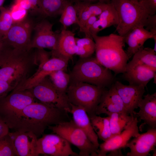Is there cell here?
<instances>
[{
	"instance_id": "obj_10",
	"label": "cell",
	"mask_w": 156,
	"mask_h": 156,
	"mask_svg": "<svg viewBox=\"0 0 156 156\" xmlns=\"http://www.w3.org/2000/svg\"><path fill=\"white\" fill-rule=\"evenodd\" d=\"M34 27L33 22L27 18L14 23L1 41L4 43L15 48L24 50L31 49V35Z\"/></svg>"
},
{
	"instance_id": "obj_45",
	"label": "cell",
	"mask_w": 156,
	"mask_h": 156,
	"mask_svg": "<svg viewBox=\"0 0 156 156\" xmlns=\"http://www.w3.org/2000/svg\"><path fill=\"white\" fill-rule=\"evenodd\" d=\"M2 44V41H1V40L0 39V47H1V46Z\"/></svg>"
},
{
	"instance_id": "obj_39",
	"label": "cell",
	"mask_w": 156,
	"mask_h": 156,
	"mask_svg": "<svg viewBox=\"0 0 156 156\" xmlns=\"http://www.w3.org/2000/svg\"><path fill=\"white\" fill-rule=\"evenodd\" d=\"M14 3L27 11L31 10V6L28 0H15Z\"/></svg>"
},
{
	"instance_id": "obj_3",
	"label": "cell",
	"mask_w": 156,
	"mask_h": 156,
	"mask_svg": "<svg viewBox=\"0 0 156 156\" xmlns=\"http://www.w3.org/2000/svg\"><path fill=\"white\" fill-rule=\"evenodd\" d=\"M92 37L95 44L96 58L102 65L115 74L124 73L129 59L124 49V37L113 34Z\"/></svg>"
},
{
	"instance_id": "obj_17",
	"label": "cell",
	"mask_w": 156,
	"mask_h": 156,
	"mask_svg": "<svg viewBox=\"0 0 156 156\" xmlns=\"http://www.w3.org/2000/svg\"><path fill=\"white\" fill-rule=\"evenodd\" d=\"M9 133L18 156H38V138L31 132L14 131Z\"/></svg>"
},
{
	"instance_id": "obj_7",
	"label": "cell",
	"mask_w": 156,
	"mask_h": 156,
	"mask_svg": "<svg viewBox=\"0 0 156 156\" xmlns=\"http://www.w3.org/2000/svg\"><path fill=\"white\" fill-rule=\"evenodd\" d=\"M48 128L53 133L62 137L79 150V156H97L98 148L90 141L86 133L75 123L73 120Z\"/></svg>"
},
{
	"instance_id": "obj_43",
	"label": "cell",
	"mask_w": 156,
	"mask_h": 156,
	"mask_svg": "<svg viewBox=\"0 0 156 156\" xmlns=\"http://www.w3.org/2000/svg\"><path fill=\"white\" fill-rule=\"evenodd\" d=\"M5 0H0V8L2 6V5Z\"/></svg>"
},
{
	"instance_id": "obj_44",
	"label": "cell",
	"mask_w": 156,
	"mask_h": 156,
	"mask_svg": "<svg viewBox=\"0 0 156 156\" xmlns=\"http://www.w3.org/2000/svg\"><path fill=\"white\" fill-rule=\"evenodd\" d=\"M153 156H156V149H154L153 150Z\"/></svg>"
},
{
	"instance_id": "obj_37",
	"label": "cell",
	"mask_w": 156,
	"mask_h": 156,
	"mask_svg": "<svg viewBox=\"0 0 156 156\" xmlns=\"http://www.w3.org/2000/svg\"><path fill=\"white\" fill-rule=\"evenodd\" d=\"M148 10L149 15H154L156 13V0H138Z\"/></svg>"
},
{
	"instance_id": "obj_31",
	"label": "cell",
	"mask_w": 156,
	"mask_h": 156,
	"mask_svg": "<svg viewBox=\"0 0 156 156\" xmlns=\"http://www.w3.org/2000/svg\"><path fill=\"white\" fill-rule=\"evenodd\" d=\"M77 47L75 54L80 58L90 57L95 52V44L92 38L85 37L82 38H75Z\"/></svg>"
},
{
	"instance_id": "obj_24",
	"label": "cell",
	"mask_w": 156,
	"mask_h": 156,
	"mask_svg": "<svg viewBox=\"0 0 156 156\" xmlns=\"http://www.w3.org/2000/svg\"><path fill=\"white\" fill-rule=\"evenodd\" d=\"M78 18L85 32L84 25L87 20L91 16H99L107 7L109 3L100 2L92 3L89 1H80L73 3Z\"/></svg>"
},
{
	"instance_id": "obj_40",
	"label": "cell",
	"mask_w": 156,
	"mask_h": 156,
	"mask_svg": "<svg viewBox=\"0 0 156 156\" xmlns=\"http://www.w3.org/2000/svg\"><path fill=\"white\" fill-rule=\"evenodd\" d=\"M9 128L6 124L0 119V138L9 132Z\"/></svg>"
},
{
	"instance_id": "obj_32",
	"label": "cell",
	"mask_w": 156,
	"mask_h": 156,
	"mask_svg": "<svg viewBox=\"0 0 156 156\" xmlns=\"http://www.w3.org/2000/svg\"><path fill=\"white\" fill-rule=\"evenodd\" d=\"M50 80L55 87L60 92L66 93L70 80V75L63 70L53 71L48 76Z\"/></svg>"
},
{
	"instance_id": "obj_35",
	"label": "cell",
	"mask_w": 156,
	"mask_h": 156,
	"mask_svg": "<svg viewBox=\"0 0 156 156\" xmlns=\"http://www.w3.org/2000/svg\"><path fill=\"white\" fill-rule=\"evenodd\" d=\"M13 24L23 21L27 18V11L14 3L9 8Z\"/></svg>"
},
{
	"instance_id": "obj_1",
	"label": "cell",
	"mask_w": 156,
	"mask_h": 156,
	"mask_svg": "<svg viewBox=\"0 0 156 156\" xmlns=\"http://www.w3.org/2000/svg\"><path fill=\"white\" fill-rule=\"evenodd\" d=\"M37 66L35 49H20L2 42L0 47V82L11 92L32 76Z\"/></svg>"
},
{
	"instance_id": "obj_21",
	"label": "cell",
	"mask_w": 156,
	"mask_h": 156,
	"mask_svg": "<svg viewBox=\"0 0 156 156\" xmlns=\"http://www.w3.org/2000/svg\"><path fill=\"white\" fill-rule=\"evenodd\" d=\"M143 96L138 106L140 108L139 112L134 111L133 115L138 117L139 120L144 121L142 125H147L150 128H155L156 92L151 94L148 93Z\"/></svg>"
},
{
	"instance_id": "obj_46",
	"label": "cell",
	"mask_w": 156,
	"mask_h": 156,
	"mask_svg": "<svg viewBox=\"0 0 156 156\" xmlns=\"http://www.w3.org/2000/svg\"><path fill=\"white\" fill-rule=\"evenodd\" d=\"M131 0L135 2H138V0Z\"/></svg>"
},
{
	"instance_id": "obj_22",
	"label": "cell",
	"mask_w": 156,
	"mask_h": 156,
	"mask_svg": "<svg viewBox=\"0 0 156 156\" xmlns=\"http://www.w3.org/2000/svg\"><path fill=\"white\" fill-rule=\"evenodd\" d=\"M125 43L128 45L126 52L129 59L141 49L144 47L145 42L148 39L156 37L151 32L143 26L136 27L124 36Z\"/></svg>"
},
{
	"instance_id": "obj_33",
	"label": "cell",
	"mask_w": 156,
	"mask_h": 156,
	"mask_svg": "<svg viewBox=\"0 0 156 156\" xmlns=\"http://www.w3.org/2000/svg\"><path fill=\"white\" fill-rule=\"evenodd\" d=\"M13 24L9 8H0V39L6 34Z\"/></svg>"
},
{
	"instance_id": "obj_38",
	"label": "cell",
	"mask_w": 156,
	"mask_h": 156,
	"mask_svg": "<svg viewBox=\"0 0 156 156\" xmlns=\"http://www.w3.org/2000/svg\"><path fill=\"white\" fill-rule=\"evenodd\" d=\"M98 18L97 16L93 15L90 17L86 21L84 25L85 37L92 38L90 34V29Z\"/></svg>"
},
{
	"instance_id": "obj_42",
	"label": "cell",
	"mask_w": 156,
	"mask_h": 156,
	"mask_svg": "<svg viewBox=\"0 0 156 156\" xmlns=\"http://www.w3.org/2000/svg\"><path fill=\"white\" fill-rule=\"evenodd\" d=\"M72 2L74 3L78 1H89L91 2L92 1H95V0H99L100 2H105L108 1L109 0H70Z\"/></svg>"
},
{
	"instance_id": "obj_2",
	"label": "cell",
	"mask_w": 156,
	"mask_h": 156,
	"mask_svg": "<svg viewBox=\"0 0 156 156\" xmlns=\"http://www.w3.org/2000/svg\"><path fill=\"white\" fill-rule=\"evenodd\" d=\"M68 113L36 101L25 107L7 125L14 131L32 132L38 138L49 126L70 120Z\"/></svg>"
},
{
	"instance_id": "obj_13",
	"label": "cell",
	"mask_w": 156,
	"mask_h": 156,
	"mask_svg": "<svg viewBox=\"0 0 156 156\" xmlns=\"http://www.w3.org/2000/svg\"><path fill=\"white\" fill-rule=\"evenodd\" d=\"M138 122L137 117L134 116L130 123L120 133L112 137L99 144L97 156H105L109 152L126 147V144L132 137H136L140 134L138 125Z\"/></svg>"
},
{
	"instance_id": "obj_23",
	"label": "cell",
	"mask_w": 156,
	"mask_h": 156,
	"mask_svg": "<svg viewBox=\"0 0 156 156\" xmlns=\"http://www.w3.org/2000/svg\"><path fill=\"white\" fill-rule=\"evenodd\" d=\"M70 113L73 115V120L86 134L90 141L99 148V144L98 137L92 127L90 118L85 109L82 107L70 103Z\"/></svg>"
},
{
	"instance_id": "obj_11",
	"label": "cell",
	"mask_w": 156,
	"mask_h": 156,
	"mask_svg": "<svg viewBox=\"0 0 156 156\" xmlns=\"http://www.w3.org/2000/svg\"><path fill=\"white\" fill-rule=\"evenodd\" d=\"M70 143L57 134H43L38 139V153L53 156H79L73 151Z\"/></svg>"
},
{
	"instance_id": "obj_5",
	"label": "cell",
	"mask_w": 156,
	"mask_h": 156,
	"mask_svg": "<svg viewBox=\"0 0 156 156\" xmlns=\"http://www.w3.org/2000/svg\"><path fill=\"white\" fill-rule=\"evenodd\" d=\"M118 15V22L116 31L124 36L133 29L144 27L149 15L147 9L140 3L131 0H111Z\"/></svg>"
},
{
	"instance_id": "obj_19",
	"label": "cell",
	"mask_w": 156,
	"mask_h": 156,
	"mask_svg": "<svg viewBox=\"0 0 156 156\" xmlns=\"http://www.w3.org/2000/svg\"><path fill=\"white\" fill-rule=\"evenodd\" d=\"M75 35L71 31L62 29L59 33L55 49L50 52L52 57L71 59L77 50Z\"/></svg>"
},
{
	"instance_id": "obj_30",
	"label": "cell",
	"mask_w": 156,
	"mask_h": 156,
	"mask_svg": "<svg viewBox=\"0 0 156 156\" xmlns=\"http://www.w3.org/2000/svg\"><path fill=\"white\" fill-rule=\"evenodd\" d=\"M68 0H39L40 13L45 16L60 15Z\"/></svg>"
},
{
	"instance_id": "obj_14",
	"label": "cell",
	"mask_w": 156,
	"mask_h": 156,
	"mask_svg": "<svg viewBox=\"0 0 156 156\" xmlns=\"http://www.w3.org/2000/svg\"><path fill=\"white\" fill-rule=\"evenodd\" d=\"M53 27L52 24L45 19L34 26L35 35L31 40L30 48L54 50L57 44L59 33L53 30Z\"/></svg>"
},
{
	"instance_id": "obj_26",
	"label": "cell",
	"mask_w": 156,
	"mask_h": 156,
	"mask_svg": "<svg viewBox=\"0 0 156 156\" xmlns=\"http://www.w3.org/2000/svg\"><path fill=\"white\" fill-rule=\"evenodd\" d=\"M132 59L127 63L126 66L140 64L156 71V53L153 49L143 47L136 52Z\"/></svg>"
},
{
	"instance_id": "obj_9",
	"label": "cell",
	"mask_w": 156,
	"mask_h": 156,
	"mask_svg": "<svg viewBox=\"0 0 156 156\" xmlns=\"http://www.w3.org/2000/svg\"><path fill=\"white\" fill-rule=\"evenodd\" d=\"M36 101H37L28 90L12 91L0 99V119L8 125L25 107Z\"/></svg>"
},
{
	"instance_id": "obj_8",
	"label": "cell",
	"mask_w": 156,
	"mask_h": 156,
	"mask_svg": "<svg viewBox=\"0 0 156 156\" xmlns=\"http://www.w3.org/2000/svg\"><path fill=\"white\" fill-rule=\"evenodd\" d=\"M28 90L37 101L70 113V105L66 93L58 90L48 76Z\"/></svg>"
},
{
	"instance_id": "obj_12",
	"label": "cell",
	"mask_w": 156,
	"mask_h": 156,
	"mask_svg": "<svg viewBox=\"0 0 156 156\" xmlns=\"http://www.w3.org/2000/svg\"><path fill=\"white\" fill-rule=\"evenodd\" d=\"M69 60L61 57H52L38 66L33 74L12 91H20L31 88L53 71L58 70H66Z\"/></svg>"
},
{
	"instance_id": "obj_4",
	"label": "cell",
	"mask_w": 156,
	"mask_h": 156,
	"mask_svg": "<svg viewBox=\"0 0 156 156\" xmlns=\"http://www.w3.org/2000/svg\"><path fill=\"white\" fill-rule=\"evenodd\" d=\"M70 75L72 81L85 82L103 88L111 86L114 79L111 70L92 56L81 58Z\"/></svg>"
},
{
	"instance_id": "obj_36",
	"label": "cell",
	"mask_w": 156,
	"mask_h": 156,
	"mask_svg": "<svg viewBox=\"0 0 156 156\" xmlns=\"http://www.w3.org/2000/svg\"><path fill=\"white\" fill-rule=\"evenodd\" d=\"M147 30L156 36V14L149 15L146 19L144 27Z\"/></svg>"
},
{
	"instance_id": "obj_16",
	"label": "cell",
	"mask_w": 156,
	"mask_h": 156,
	"mask_svg": "<svg viewBox=\"0 0 156 156\" xmlns=\"http://www.w3.org/2000/svg\"><path fill=\"white\" fill-rule=\"evenodd\" d=\"M134 138L126 144V147L130 149L127 156H147L156 145V128H150L146 133Z\"/></svg>"
},
{
	"instance_id": "obj_25",
	"label": "cell",
	"mask_w": 156,
	"mask_h": 156,
	"mask_svg": "<svg viewBox=\"0 0 156 156\" xmlns=\"http://www.w3.org/2000/svg\"><path fill=\"white\" fill-rule=\"evenodd\" d=\"M98 18L92 26L93 29L97 32L112 25L116 26L118 22L117 12L111 3H109L107 7L98 16Z\"/></svg>"
},
{
	"instance_id": "obj_20",
	"label": "cell",
	"mask_w": 156,
	"mask_h": 156,
	"mask_svg": "<svg viewBox=\"0 0 156 156\" xmlns=\"http://www.w3.org/2000/svg\"><path fill=\"white\" fill-rule=\"evenodd\" d=\"M124 79L130 85L145 87L156 75V71L145 66L135 64L126 66Z\"/></svg>"
},
{
	"instance_id": "obj_41",
	"label": "cell",
	"mask_w": 156,
	"mask_h": 156,
	"mask_svg": "<svg viewBox=\"0 0 156 156\" xmlns=\"http://www.w3.org/2000/svg\"><path fill=\"white\" fill-rule=\"evenodd\" d=\"M31 8V10L34 13H40L39 0H28Z\"/></svg>"
},
{
	"instance_id": "obj_29",
	"label": "cell",
	"mask_w": 156,
	"mask_h": 156,
	"mask_svg": "<svg viewBox=\"0 0 156 156\" xmlns=\"http://www.w3.org/2000/svg\"><path fill=\"white\" fill-rule=\"evenodd\" d=\"M60 22L62 25L63 29L73 24L78 25L81 31L83 32V29L78 17L76 9L74 3L70 0L66 3L61 14Z\"/></svg>"
},
{
	"instance_id": "obj_34",
	"label": "cell",
	"mask_w": 156,
	"mask_h": 156,
	"mask_svg": "<svg viewBox=\"0 0 156 156\" xmlns=\"http://www.w3.org/2000/svg\"><path fill=\"white\" fill-rule=\"evenodd\" d=\"M9 132L0 138V156H18Z\"/></svg>"
},
{
	"instance_id": "obj_28",
	"label": "cell",
	"mask_w": 156,
	"mask_h": 156,
	"mask_svg": "<svg viewBox=\"0 0 156 156\" xmlns=\"http://www.w3.org/2000/svg\"><path fill=\"white\" fill-rule=\"evenodd\" d=\"M89 118L98 138L105 142L112 137L108 116L102 117L95 115Z\"/></svg>"
},
{
	"instance_id": "obj_18",
	"label": "cell",
	"mask_w": 156,
	"mask_h": 156,
	"mask_svg": "<svg viewBox=\"0 0 156 156\" xmlns=\"http://www.w3.org/2000/svg\"><path fill=\"white\" fill-rule=\"evenodd\" d=\"M127 114L123 103L113 85L105 90L96 112V114H105L108 116L114 113Z\"/></svg>"
},
{
	"instance_id": "obj_27",
	"label": "cell",
	"mask_w": 156,
	"mask_h": 156,
	"mask_svg": "<svg viewBox=\"0 0 156 156\" xmlns=\"http://www.w3.org/2000/svg\"><path fill=\"white\" fill-rule=\"evenodd\" d=\"M108 116L112 137L120 133L130 123L134 117L123 112L113 113Z\"/></svg>"
},
{
	"instance_id": "obj_15",
	"label": "cell",
	"mask_w": 156,
	"mask_h": 156,
	"mask_svg": "<svg viewBox=\"0 0 156 156\" xmlns=\"http://www.w3.org/2000/svg\"><path fill=\"white\" fill-rule=\"evenodd\" d=\"M113 85L123 103L127 114L133 116L134 110L143 98L145 92L144 87L141 86L125 85L116 81Z\"/></svg>"
},
{
	"instance_id": "obj_6",
	"label": "cell",
	"mask_w": 156,
	"mask_h": 156,
	"mask_svg": "<svg viewBox=\"0 0 156 156\" xmlns=\"http://www.w3.org/2000/svg\"><path fill=\"white\" fill-rule=\"evenodd\" d=\"M105 90L88 83L72 81L66 94L70 103L83 107L90 117L96 115V109Z\"/></svg>"
}]
</instances>
